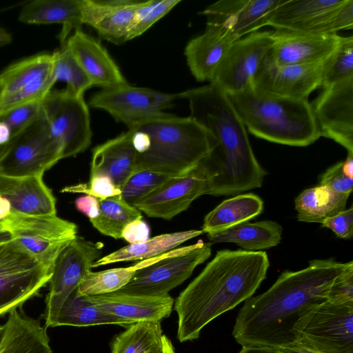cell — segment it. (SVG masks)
Returning <instances> with one entry per match:
<instances>
[{
    "mask_svg": "<svg viewBox=\"0 0 353 353\" xmlns=\"http://www.w3.org/2000/svg\"><path fill=\"white\" fill-rule=\"evenodd\" d=\"M323 63L281 65L272 61L267 54L252 85L274 94L307 99L314 90L321 87Z\"/></svg>",
    "mask_w": 353,
    "mask_h": 353,
    "instance_id": "cell-18",
    "label": "cell"
},
{
    "mask_svg": "<svg viewBox=\"0 0 353 353\" xmlns=\"http://www.w3.org/2000/svg\"><path fill=\"white\" fill-rule=\"evenodd\" d=\"M163 336L161 322H137L114 338L110 353H150L161 344Z\"/></svg>",
    "mask_w": 353,
    "mask_h": 353,
    "instance_id": "cell-36",
    "label": "cell"
},
{
    "mask_svg": "<svg viewBox=\"0 0 353 353\" xmlns=\"http://www.w3.org/2000/svg\"><path fill=\"white\" fill-rule=\"evenodd\" d=\"M85 297L103 312L121 320L127 327L140 321L161 322L170 316L174 303L170 294L152 296L114 292Z\"/></svg>",
    "mask_w": 353,
    "mask_h": 353,
    "instance_id": "cell-21",
    "label": "cell"
},
{
    "mask_svg": "<svg viewBox=\"0 0 353 353\" xmlns=\"http://www.w3.org/2000/svg\"><path fill=\"white\" fill-rule=\"evenodd\" d=\"M136 158L132 136L128 130L93 149L90 176H108L121 190L135 170Z\"/></svg>",
    "mask_w": 353,
    "mask_h": 353,
    "instance_id": "cell-26",
    "label": "cell"
},
{
    "mask_svg": "<svg viewBox=\"0 0 353 353\" xmlns=\"http://www.w3.org/2000/svg\"><path fill=\"white\" fill-rule=\"evenodd\" d=\"M12 34L5 28L0 26V48L12 42Z\"/></svg>",
    "mask_w": 353,
    "mask_h": 353,
    "instance_id": "cell-55",
    "label": "cell"
},
{
    "mask_svg": "<svg viewBox=\"0 0 353 353\" xmlns=\"http://www.w3.org/2000/svg\"><path fill=\"white\" fill-rule=\"evenodd\" d=\"M0 232L8 234L27 252L52 269L59 252L76 237L75 223L55 215L15 213L0 221Z\"/></svg>",
    "mask_w": 353,
    "mask_h": 353,
    "instance_id": "cell-9",
    "label": "cell"
},
{
    "mask_svg": "<svg viewBox=\"0 0 353 353\" xmlns=\"http://www.w3.org/2000/svg\"><path fill=\"white\" fill-rule=\"evenodd\" d=\"M12 139L10 128L5 122L0 120V146H6Z\"/></svg>",
    "mask_w": 353,
    "mask_h": 353,
    "instance_id": "cell-51",
    "label": "cell"
},
{
    "mask_svg": "<svg viewBox=\"0 0 353 353\" xmlns=\"http://www.w3.org/2000/svg\"><path fill=\"white\" fill-rule=\"evenodd\" d=\"M228 96L246 130L258 138L303 147L321 137L308 99L274 94L253 85Z\"/></svg>",
    "mask_w": 353,
    "mask_h": 353,
    "instance_id": "cell-5",
    "label": "cell"
},
{
    "mask_svg": "<svg viewBox=\"0 0 353 353\" xmlns=\"http://www.w3.org/2000/svg\"><path fill=\"white\" fill-rule=\"evenodd\" d=\"M181 1V0L140 1L128 34V41L143 34Z\"/></svg>",
    "mask_w": 353,
    "mask_h": 353,
    "instance_id": "cell-40",
    "label": "cell"
},
{
    "mask_svg": "<svg viewBox=\"0 0 353 353\" xmlns=\"http://www.w3.org/2000/svg\"><path fill=\"white\" fill-rule=\"evenodd\" d=\"M293 332L295 345L316 352L353 353V302L327 300L303 316Z\"/></svg>",
    "mask_w": 353,
    "mask_h": 353,
    "instance_id": "cell-7",
    "label": "cell"
},
{
    "mask_svg": "<svg viewBox=\"0 0 353 353\" xmlns=\"http://www.w3.org/2000/svg\"><path fill=\"white\" fill-rule=\"evenodd\" d=\"M170 177L150 170L134 172L121 187V196L126 202L132 205L135 201L148 194Z\"/></svg>",
    "mask_w": 353,
    "mask_h": 353,
    "instance_id": "cell-41",
    "label": "cell"
},
{
    "mask_svg": "<svg viewBox=\"0 0 353 353\" xmlns=\"http://www.w3.org/2000/svg\"><path fill=\"white\" fill-rule=\"evenodd\" d=\"M6 145V146H0V159L4 153Z\"/></svg>",
    "mask_w": 353,
    "mask_h": 353,
    "instance_id": "cell-57",
    "label": "cell"
},
{
    "mask_svg": "<svg viewBox=\"0 0 353 353\" xmlns=\"http://www.w3.org/2000/svg\"><path fill=\"white\" fill-rule=\"evenodd\" d=\"M18 19L30 25L61 24L59 39L62 45L83 25L82 0L30 1L21 6Z\"/></svg>",
    "mask_w": 353,
    "mask_h": 353,
    "instance_id": "cell-27",
    "label": "cell"
},
{
    "mask_svg": "<svg viewBox=\"0 0 353 353\" xmlns=\"http://www.w3.org/2000/svg\"><path fill=\"white\" fill-rule=\"evenodd\" d=\"M103 248L102 242H92L77 236L59 252L53 263L48 282L49 292L43 314L46 327H54L63 301L91 271Z\"/></svg>",
    "mask_w": 353,
    "mask_h": 353,
    "instance_id": "cell-12",
    "label": "cell"
},
{
    "mask_svg": "<svg viewBox=\"0 0 353 353\" xmlns=\"http://www.w3.org/2000/svg\"><path fill=\"white\" fill-rule=\"evenodd\" d=\"M349 263L314 259L303 270L282 272L267 291L245 301L232 332L236 343L277 350L295 345L294 326L327 300L331 285Z\"/></svg>",
    "mask_w": 353,
    "mask_h": 353,
    "instance_id": "cell-1",
    "label": "cell"
},
{
    "mask_svg": "<svg viewBox=\"0 0 353 353\" xmlns=\"http://www.w3.org/2000/svg\"><path fill=\"white\" fill-rule=\"evenodd\" d=\"M64 43L93 85L105 88L128 83L106 48L81 29L73 32Z\"/></svg>",
    "mask_w": 353,
    "mask_h": 353,
    "instance_id": "cell-24",
    "label": "cell"
},
{
    "mask_svg": "<svg viewBox=\"0 0 353 353\" xmlns=\"http://www.w3.org/2000/svg\"><path fill=\"white\" fill-rule=\"evenodd\" d=\"M140 262L127 268H112L100 272H88L78 287L83 296H95L116 292L134 277L141 268Z\"/></svg>",
    "mask_w": 353,
    "mask_h": 353,
    "instance_id": "cell-37",
    "label": "cell"
},
{
    "mask_svg": "<svg viewBox=\"0 0 353 353\" xmlns=\"http://www.w3.org/2000/svg\"><path fill=\"white\" fill-rule=\"evenodd\" d=\"M61 150L42 115L13 137L0 159V174L9 176L43 175L59 160Z\"/></svg>",
    "mask_w": 353,
    "mask_h": 353,
    "instance_id": "cell-13",
    "label": "cell"
},
{
    "mask_svg": "<svg viewBox=\"0 0 353 353\" xmlns=\"http://www.w3.org/2000/svg\"><path fill=\"white\" fill-rule=\"evenodd\" d=\"M3 331H4V326L3 325H0V343H1V340H2V337H3Z\"/></svg>",
    "mask_w": 353,
    "mask_h": 353,
    "instance_id": "cell-56",
    "label": "cell"
},
{
    "mask_svg": "<svg viewBox=\"0 0 353 353\" xmlns=\"http://www.w3.org/2000/svg\"><path fill=\"white\" fill-rule=\"evenodd\" d=\"M273 44L272 31H257L236 39L210 83L227 94L252 85L254 77Z\"/></svg>",
    "mask_w": 353,
    "mask_h": 353,
    "instance_id": "cell-15",
    "label": "cell"
},
{
    "mask_svg": "<svg viewBox=\"0 0 353 353\" xmlns=\"http://www.w3.org/2000/svg\"><path fill=\"white\" fill-rule=\"evenodd\" d=\"M0 353H52L47 327L18 308L8 313Z\"/></svg>",
    "mask_w": 353,
    "mask_h": 353,
    "instance_id": "cell-28",
    "label": "cell"
},
{
    "mask_svg": "<svg viewBox=\"0 0 353 353\" xmlns=\"http://www.w3.org/2000/svg\"><path fill=\"white\" fill-rule=\"evenodd\" d=\"M348 196L337 193L325 185H319L303 190L295 199L297 219L322 223L345 210Z\"/></svg>",
    "mask_w": 353,
    "mask_h": 353,
    "instance_id": "cell-33",
    "label": "cell"
},
{
    "mask_svg": "<svg viewBox=\"0 0 353 353\" xmlns=\"http://www.w3.org/2000/svg\"><path fill=\"white\" fill-rule=\"evenodd\" d=\"M343 0H281L268 25L274 29L310 32Z\"/></svg>",
    "mask_w": 353,
    "mask_h": 353,
    "instance_id": "cell-29",
    "label": "cell"
},
{
    "mask_svg": "<svg viewBox=\"0 0 353 353\" xmlns=\"http://www.w3.org/2000/svg\"><path fill=\"white\" fill-rule=\"evenodd\" d=\"M211 244L197 243L142 260L130 281L119 293L142 296H164L189 278L196 266L210 258Z\"/></svg>",
    "mask_w": 353,
    "mask_h": 353,
    "instance_id": "cell-6",
    "label": "cell"
},
{
    "mask_svg": "<svg viewBox=\"0 0 353 353\" xmlns=\"http://www.w3.org/2000/svg\"><path fill=\"white\" fill-rule=\"evenodd\" d=\"M203 233L202 230H191L163 234L143 242L130 243L99 258L92 264V268L121 261L145 260L155 257L174 250L178 245Z\"/></svg>",
    "mask_w": 353,
    "mask_h": 353,
    "instance_id": "cell-31",
    "label": "cell"
},
{
    "mask_svg": "<svg viewBox=\"0 0 353 353\" xmlns=\"http://www.w3.org/2000/svg\"><path fill=\"white\" fill-rule=\"evenodd\" d=\"M353 28V0H343L325 15L308 33L334 34Z\"/></svg>",
    "mask_w": 353,
    "mask_h": 353,
    "instance_id": "cell-43",
    "label": "cell"
},
{
    "mask_svg": "<svg viewBox=\"0 0 353 353\" xmlns=\"http://www.w3.org/2000/svg\"><path fill=\"white\" fill-rule=\"evenodd\" d=\"M327 301L336 303L353 302V261L334 280L331 285Z\"/></svg>",
    "mask_w": 353,
    "mask_h": 353,
    "instance_id": "cell-46",
    "label": "cell"
},
{
    "mask_svg": "<svg viewBox=\"0 0 353 353\" xmlns=\"http://www.w3.org/2000/svg\"><path fill=\"white\" fill-rule=\"evenodd\" d=\"M150 228L142 218L127 224L122 230L121 239L130 243L143 242L149 239Z\"/></svg>",
    "mask_w": 353,
    "mask_h": 353,
    "instance_id": "cell-48",
    "label": "cell"
},
{
    "mask_svg": "<svg viewBox=\"0 0 353 353\" xmlns=\"http://www.w3.org/2000/svg\"><path fill=\"white\" fill-rule=\"evenodd\" d=\"M353 77V37H341L339 44L324 61L321 88Z\"/></svg>",
    "mask_w": 353,
    "mask_h": 353,
    "instance_id": "cell-39",
    "label": "cell"
},
{
    "mask_svg": "<svg viewBox=\"0 0 353 353\" xmlns=\"http://www.w3.org/2000/svg\"><path fill=\"white\" fill-rule=\"evenodd\" d=\"M128 128L137 151L134 172L180 176L195 169L216 146L212 135L190 116L165 112Z\"/></svg>",
    "mask_w": 353,
    "mask_h": 353,
    "instance_id": "cell-4",
    "label": "cell"
},
{
    "mask_svg": "<svg viewBox=\"0 0 353 353\" xmlns=\"http://www.w3.org/2000/svg\"><path fill=\"white\" fill-rule=\"evenodd\" d=\"M61 192L83 193L99 199H105L120 195L121 193L120 188L114 183L110 177L102 174L90 176L88 183L66 186Z\"/></svg>",
    "mask_w": 353,
    "mask_h": 353,
    "instance_id": "cell-45",
    "label": "cell"
},
{
    "mask_svg": "<svg viewBox=\"0 0 353 353\" xmlns=\"http://www.w3.org/2000/svg\"><path fill=\"white\" fill-rule=\"evenodd\" d=\"M140 1L82 0L83 24L92 27L99 37L115 45L128 41Z\"/></svg>",
    "mask_w": 353,
    "mask_h": 353,
    "instance_id": "cell-23",
    "label": "cell"
},
{
    "mask_svg": "<svg viewBox=\"0 0 353 353\" xmlns=\"http://www.w3.org/2000/svg\"><path fill=\"white\" fill-rule=\"evenodd\" d=\"M107 324L125 326L121 320L103 312L88 301L85 296L79 294L77 288L63 301L54 327H88Z\"/></svg>",
    "mask_w": 353,
    "mask_h": 353,
    "instance_id": "cell-34",
    "label": "cell"
},
{
    "mask_svg": "<svg viewBox=\"0 0 353 353\" xmlns=\"http://www.w3.org/2000/svg\"><path fill=\"white\" fill-rule=\"evenodd\" d=\"M178 99H181L180 92H162L126 83L101 88L90 97L89 105L107 112L117 122L129 127L165 113Z\"/></svg>",
    "mask_w": 353,
    "mask_h": 353,
    "instance_id": "cell-14",
    "label": "cell"
},
{
    "mask_svg": "<svg viewBox=\"0 0 353 353\" xmlns=\"http://www.w3.org/2000/svg\"><path fill=\"white\" fill-rule=\"evenodd\" d=\"M12 212L10 202L4 197L0 196V221L6 219Z\"/></svg>",
    "mask_w": 353,
    "mask_h": 353,
    "instance_id": "cell-53",
    "label": "cell"
},
{
    "mask_svg": "<svg viewBox=\"0 0 353 353\" xmlns=\"http://www.w3.org/2000/svg\"><path fill=\"white\" fill-rule=\"evenodd\" d=\"M209 192V177L200 163L180 176H170L132 205L153 218L170 220L188 208L198 197Z\"/></svg>",
    "mask_w": 353,
    "mask_h": 353,
    "instance_id": "cell-16",
    "label": "cell"
},
{
    "mask_svg": "<svg viewBox=\"0 0 353 353\" xmlns=\"http://www.w3.org/2000/svg\"><path fill=\"white\" fill-rule=\"evenodd\" d=\"M272 31L273 44L268 56L281 65H309L324 62L334 51L341 36L286 30Z\"/></svg>",
    "mask_w": 353,
    "mask_h": 353,
    "instance_id": "cell-19",
    "label": "cell"
},
{
    "mask_svg": "<svg viewBox=\"0 0 353 353\" xmlns=\"http://www.w3.org/2000/svg\"><path fill=\"white\" fill-rule=\"evenodd\" d=\"M99 212L90 219L92 225L102 234L121 239V232L129 223L141 219V212L126 202L120 195L99 199Z\"/></svg>",
    "mask_w": 353,
    "mask_h": 353,
    "instance_id": "cell-35",
    "label": "cell"
},
{
    "mask_svg": "<svg viewBox=\"0 0 353 353\" xmlns=\"http://www.w3.org/2000/svg\"><path fill=\"white\" fill-rule=\"evenodd\" d=\"M239 353H282L279 350L261 346H242Z\"/></svg>",
    "mask_w": 353,
    "mask_h": 353,
    "instance_id": "cell-50",
    "label": "cell"
},
{
    "mask_svg": "<svg viewBox=\"0 0 353 353\" xmlns=\"http://www.w3.org/2000/svg\"><path fill=\"white\" fill-rule=\"evenodd\" d=\"M53 76L56 81L66 83L65 88L76 96H83L92 83L65 43L52 53Z\"/></svg>",
    "mask_w": 353,
    "mask_h": 353,
    "instance_id": "cell-38",
    "label": "cell"
},
{
    "mask_svg": "<svg viewBox=\"0 0 353 353\" xmlns=\"http://www.w3.org/2000/svg\"><path fill=\"white\" fill-rule=\"evenodd\" d=\"M263 201L252 193L240 194L223 201L204 217L203 232L215 234L248 222L259 215Z\"/></svg>",
    "mask_w": 353,
    "mask_h": 353,
    "instance_id": "cell-30",
    "label": "cell"
},
{
    "mask_svg": "<svg viewBox=\"0 0 353 353\" xmlns=\"http://www.w3.org/2000/svg\"><path fill=\"white\" fill-rule=\"evenodd\" d=\"M321 226L330 229L341 239H350L353 236V207L326 219Z\"/></svg>",
    "mask_w": 353,
    "mask_h": 353,
    "instance_id": "cell-47",
    "label": "cell"
},
{
    "mask_svg": "<svg viewBox=\"0 0 353 353\" xmlns=\"http://www.w3.org/2000/svg\"><path fill=\"white\" fill-rule=\"evenodd\" d=\"M269 266L263 251H218L174 301L177 339L181 343L197 339L210 322L252 297Z\"/></svg>",
    "mask_w": 353,
    "mask_h": 353,
    "instance_id": "cell-3",
    "label": "cell"
},
{
    "mask_svg": "<svg viewBox=\"0 0 353 353\" xmlns=\"http://www.w3.org/2000/svg\"><path fill=\"white\" fill-rule=\"evenodd\" d=\"M238 39L223 26L206 24L205 32L190 39L184 49L187 65L194 79L210 82L231 46Z\"/></svg>",
    "mask_w": 353,
    "mask_h": 353,
    "instance_id": "cell-22",
    "label": "cell"
},
{
    "mask_svg": "<svg viewBox=\"0 0 353 353\" xmlns=\"http://www.w3.org/2000/svg\"><path fill=\"white\" fill-rule=\"evenodd\" d=\"M56 83L52 53H38L10 64L0 72V117L43 101Z\"/></svg>",
    "mask_w": 353,
    "mask_h": 353,
    "instance_id": "cell-11",
    "label": "cell"
},
{
    "mask_svg": "<svg viewBox=\"0 0 353 353\" xmlns=\"http://www.w3.org/2000/svg\"><path fill=\"white\" fill-rule=\"evenodd\" d=\"M319 185L349 196L353 185V154L347 153L344 161L329 168L321 175Z\"/></svg>",
    "mask_w": 353,
    "mask_h": 353,
    "instance_id": "cell-42",
    "label": "cell"
},
{
    "mask_svg": "<svg viewBox=\"0 0 353 353\" xmlns=\"http://www.w3.org/2000/svg\"><path fill=\"white\" fill-rule=\"evenodd\" d=\"M74 204L76 208L90 219L95 218L99 214V201L92 196L85 194L80 196L75 200Z\"/></svg>",
    "mask_w": 353,
    "mask_h": 353,
    "instance_id": "cell-49",
    "label": "cell"
},
{
    "mask_svg": "<svg viewBox=\"0 0 353 353\" xmlns=\"http://www.w3.org/2000/svg\"><path fill=\"white\" fill-rule=\"evenodd\" d=\"M150 353H176L170 339L165 334L161 344Z\"/></svg>",
    "mask_w": 353,
    "mask_h": 353,
    "instance_id": "cell-52",
    "label": "cell"
},
{
    "mask_svg": "<svg viewBox=\"0 0 353 353\" xmlns=\"http://www.w3.org/2000/svg\"><path fill=\"white\" fill-rule=\"evenodd\" d=\"M281 0H221L209 5L201 14L206 24L221 25L238 38L267 26Z\"/></svg>",
    "mask_w": 353,
    "mask_h": 353,
    "instance_id": "cell-20",
    "label": "cell"
},
{
    "mask_svg": "<svg viewBox=\"0 0 353 353\" xmlns=\"http://www.w3.org/2000/svg\"><path fill=\"white\" fill-rule=\"evenodd\" d=\"M282 353H319L301 345H294L290 347L279 349Z\"/></svg>",
    "mask_w": 353,
    "mask_h": 353,
    "instance_id": "cell-54",
    "label": "cell"
},
{
    "mask_svg": "<svg viewBox=\"0 0 353 353\" xmlns=\"http://www.w3.org/2000/svg\"><path fill=\"white\" fill-rule=\"evenodd\" d=\"M282 227L272 221L244 222L226 230L207 234L212 243H234L245 250L254 251L276 246L281 240Z\"/></svg>",
    "mask_w": 353,
    "mask_h": 353,
    "instance_id": "cell-32",
    "label": "cell"
},
{
    "mask_svg": "<svg viewBox=\"0 0 353 353\" xmlns=\"http://www.w3.org/2000/svg\"><path fill=\"white\" fill-rule=\"evenodd\" d=\"M190 117L214 137L216 146L201 163L209 176V195H233L261 187L266 172L256 160L247 130L226 93L208 85L180 92Z\"/></svg>",
    "mask_w": 353,
    "mask_h": 353,
    "instance_id": "cell-2",
    "label": "cell"
},
{
    "mask_svg": "<svg viewBox=\"0 0 353 353\" xmlns=\"http://www.w3.org/2000/svg\"><path fill=\"white\" fill-rule=\"evenodd\" d=\"M0 196L10 202L15 213L56 214V199L45 184L43 175L17 177L0 174Z\"/></svg>",
    "mask_w": 353,
    "mask_h": 353,
    "instance_id": "cell-25",
    "label": "cell"
},
{
    "mask_svg": "<svg viewBox=\"0 0 353 353\" xmlns=\"http://www.w3.org/2000/svg\"><path fill=\"white\" fill-rule=\"evenodd\" d=\"M52 269L12 239L0 242V316L37 296Z\"/></svg>",
    "mask_w": 353,
    "mask_h": 353,
    "instance_id": "cell-8",
    "label": "cell"
},
{
    "mask_svg": "<svg viewBox=\"0 0 353 353\" xmlns=\"http://www.w3.org/2000/svg\"><path fill=\"white\" fill-rule=\"evenodd\" d=\"M42 115V101L17 107L0 117L10 130L12 139Z\"/></svg>",
    "mask_w": 353,
    "mask_h": 353,
    "instance_id": "cell-44",
    "label": "cell"
},
{
    "mask_svg": "<svg viewBox=\"0 0 353 353\" xmlns=\"http://www.w3.org/2000/svg\"><path fill=\"white\" fill-rule=\"evenodd\" d=\"M42 112L62 159L75 156L90 146L92 132L83 96L65 89L52 90L42 101Z\"/></svg>",
    "mask_w": 353,
    "mask_h": 353,
    "instance_id": "cell-10",
    "label": "cell"
},
{
    "mask_svg": "<svg viewBox=\"0 0 353 353\" xmlns=\"http://www.w3.org/2000/svg\"><path fill=\"white\" fill-rule=\"evenodd\" d=\"M311 105L320 136L353 154V77L323 88Z\"/></svg>",
    "mask_w": 353,
    "mask_h": 353,
    "instance_id": "cell-17",
    "label": "cell"
}]
</instances>
